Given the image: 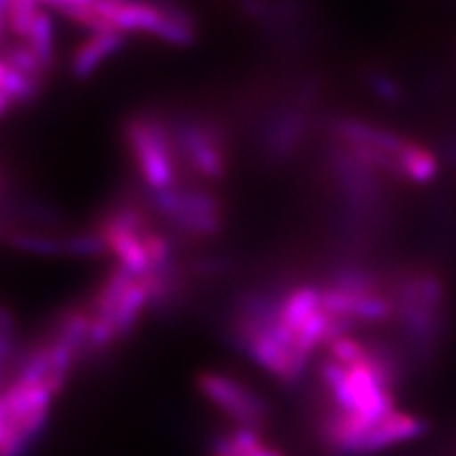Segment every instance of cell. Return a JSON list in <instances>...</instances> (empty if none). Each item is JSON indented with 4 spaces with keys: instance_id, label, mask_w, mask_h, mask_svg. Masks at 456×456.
I'll use <instances>...</instances> for the list:
<instances>
[{
    "instance_id": "cell-1",
    "label": "cell",
    "mask_w": 456,
    "mask_h": 456,
    "mask_svg": "<svg viewBox=\"0 0 456 456\" xmlns=\"http://www.w3.org/2000/svg\"><path fill=\"white\" fill-rule=\"evenodd\" d=\"M50 360L42 345L16 365L0 397V456H25L46 426L53 392L48 387Z\"/></svg>"
},
{
    "instance_id": "cell-2",
    "label": "cell",
    "mask_w": 456,
    "mask_h": 456,
    "mask_svg": "<svg viewBox=\"0 0 456 456\" xmlns=\"http://www.w3.org/2000/svg\"><path fill=\"white\" fill-rule=\"evenodd\" d=\"M198 392L208 402L231 419L238 428L259 430L268 417L265 399L251 390L248 384L236 380L231 375L206 370L196 379Z\"/></svg>"
},
{
    "instance_id": "cell-3",
    "label": "cell",
    "mask_w": 456,
    "mask_h": 456,
    "mask_svg": "<svg viewBox=\"0 0 456 456\" xmlns=\"http://www.w3.org/2000/svg\"><path fill=\"white\" fill-rule=\"evenodd\" d=\"M426 432V422L420 420L415 415H409V412L403 411H395L390 417L379 422L373 430L367 434L363 439L360 456L365 454H375L380 451H387L394 445L405 444V441L417 439Z\"/></svg>"
},
{
    "instance_id": "cell-4",
    "label": "cell",
    "mask_w": 456,
    "mask_h": 456,
    "mask_svg": "<svg viewBox=\"0 0 456 456\" xmlns=\"http://www.w3.org/2000/svg\"><path fill=\"white\" fill-rule=\"evenodd\" d=\"M216 452H223L226 456H285L281 451L266 445L259 436V430L238 426L217 441Z\"/></svg>"
},
{
    "instance_id": "cell-5",
    "label": "cell",
    "mask_w": 456,
    "mask_h": 456,
    "mask_svg": "<svg viewBox=\"0 0 456 456\" xmlns=\"http://www.w3.org/2000/svg\"><path fill=\"white\" fill-rule=\"evenodd\" d=\"M213 456H226V454H223V452H216Z\"/></svg>"
}]
</instances>
